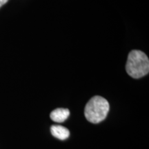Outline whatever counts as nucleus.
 Masks as SVG:
<instances>
[{"instance_id": "1", "label": "nucleus", "mask_w": 149, "mask_h": 149, "mask_svg": "<svg viewBox=\"0 0 149 149\" xmlns=\"http://www.w3.org/2000/svg\"><path fill=\"white\" fill-rule=\"evenodd\" d=\"M127 73L135 79L142 77L149 72V59L144 52L133 50L128 54L126 65Z\"/></svg>"}, {"instance_id": "2", "label": "nucleus", "mask_w": 149, "mask_h": 149, "mask_svg": "<svg viewBox=\"0 0 149 149\" xmlns=\"http://www.w3.org/2000/svg\"><path fill=\"white\" fill-rule=\"evenodd\" d=\"M109 109V104L105 98L101 96H94L86 105L84 115L88 122L98 124L105 120Z\"/></svg>"}, {"instance_id": "3", "label": "nucleus", "mask_w": 149, "mask_h": 149, "mask_svg": "<svg viewBox=\"0 0 149 149\" xmlns=\"http://www.w3.org/2000/svg\"><path fill=\"white\" fill-rule=\"evenodd\" d=\"M70 115L69 110L67 109L59 108L56 109L51 113L50 117L54 122L57 123H61L66 121Z\"/></svg>"}, {"instance_id": "4", "label": "nucleus", "mask_w": 149, "mask_h": 149, "mask_svg": "<svg viewBox=\"0 0 149 149\" xmlns=\"http://www.w3.org/2000/svg\"><path fill=\"white\" fill-rule=\"evenodd\" d=\"M52 135L60 140H65L70 136V131L68 128L61 125H53L51 127Z\"/></svg>"}, {"instance_id": "5", "label": "nucleus", "mask_w": 149, "mask_h": 149, "mask_svg": "<svg viewBox=\"0 0 149 149\" xmlns=\"http://www.w3.org/2000/svg\"><path fill=\"white\" fill-rule=\"evenodd\" d=\"M8 1V0H0V8H1L3 5H4Z\"/></svg>"}]
</instances>
